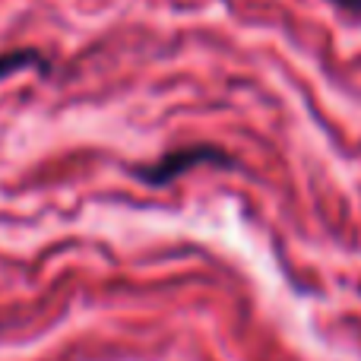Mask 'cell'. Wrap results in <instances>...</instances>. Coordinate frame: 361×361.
<instances>
[{"label": "cell", "mask_w": 361, "mask_h": 361, "mask_svg": "<svg viewBox=\"0 0 361 361\" xmlns=\"http://www.w3.org/2000/svg\"><path fill=\"white\" fill-rule=\"evenodd\" d=\"M197 165H225V169H231L235 162L219 146H187V149H175L169 156H162L159 162L137 169V178L152 187H162V184H171L180 175H187Z\"/></svg>", "instance_id": "obj_1"}, {"label": "cell", "mask_w": 361, "mask_h": 361, "mask_svg": "<svg viewBox=\"0 0 361 361\" xmlns=\"http://www.w3.org/2000/svg\"><path fill=\"white\" fill-rule=\"evenodd\" d=\"M29 63H42L35 54H29V51H16V54H6L0 57V80L10 73H16L19 67H29Z\"/></svg>", "instance_id": "obj_2"}, {"label": "cell", "mask_w": 361, "mask_h": 361, "mask_svg": "<svg viewBox=\"0 0 361 361\" xmlns=\"http://www.w3.org/2000/svg\"><path fill=\"white\" fill-rule=\"evenodd\" d=\"M326 4H333L339 13H345V16L361 19V0H326Z\"/></svg>", "instance_id": "obj_3"}]
</instances>
